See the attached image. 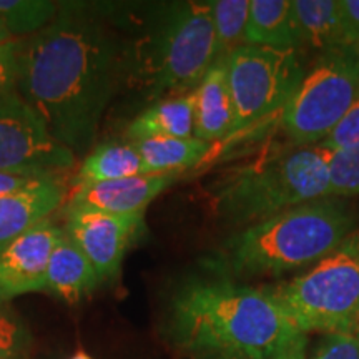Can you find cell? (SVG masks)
Returning <instances> with one entry per match:
<instances>
[{
    "instance_id": "9c48e42d",
    "label": "cell",
    "mask_w": 359,
    "mask_h": 359,
    "mask_svg": "<svg viewBox=\"0 0 359 359\" xmlns=\"http://www.w3.org/2000/svg\"><path fill=\"white\" fill-rule=\"evenodd\" d=\"M75 163L77 156L53 140L19 93L0 97V172L62 175Z\"/></svg>"
},
{
    "instance_id": "484cf974",
    "label": "cell",
    "mask_w": 359,
    "mask_h": 359,
    "mask_svg": "<svg viewBox=\"0 0 359 359\" xmlns=\"http://www.w3.org/2000/svg\"><path fill=\"white\" fill-rule=\"evenodd\" d=\"M309 359H359V336L354 331L326 334Z\"/></svg>"
},
{
    "instance_id": "8fae6325",
    "label": "cell",
    "mask_w": 359,
    "mask_h": 359,
    "mask_svg": "<svg viewBox=\"0 0 359 359\" xmlns=\"http://www.w3.org/2000/svg\"><path fill=\"white\" fill-rule=\"evenodd\" d=\"M64 228L45 219L0 253V303L47 291V264Z\"/></svg>"
},
{
    "instance_id": "ffe728a7",
    "label": "cell",
    "mask_w": 359,
    "mask_h": 359,
    "mask_svg": "<svg viewBox=\"0 0 359 359\" xmlns=\"http://www.w3.org/2000/svg\"><path fill=\"white\" fill-rule=\"evenodd\" d=\"M147 175L133 143H102L88 151L80 165L75 188Z\"/></svg>"
},
{
    "instance_id": "d6986e66",
    "label": "cell",
    "mask_w": 359,
    "mask_h": 359,
    "mask_svg": "<svg viewBox=\"0 0 359 359\" xmlns=\"http://www.w3.org/2000/svg\"><path fill=\"white\" fill-rule=\"evenodd\" d=\"M137 148L147 175L185 172L206 158L213 143L201 142L195 137H155L130 142Z\"/></svg>"
},
{
    "instance_id": "44dd1931",
    "label": "cell",
    "mask_w": 359,
    "mask_h": 359,
    "mask_svg": "<svg viewBox=\"0 0 359 359\" xmlns=\"http://www.w3.org/2000/svg\"><path fill=\"white\" fill-rule=\"evenodd\" d=\"M58 8L52 0H0V22L13 39H25L52 24Z\"/></svg>"
},
{
    "instance_id": "ac0fdd59",
    "label": "cell",
    "mask_w": 359,
    "mask_h": 359,
    "mask_svg": "<svg viewBox=\"0 0 359 359\" xmlns=\"http://www.w3.org/2000/svg\"><path fill=\"white\" fill-rule=\"evenodd\" d=\"M195 90L185 95L163 98L135 116L127 128L128 142L155 137H193Z\"/></svg>"
},
{
    "instance_id": "603a6c76",
    "label": "cell",
    "mask_w": 359,
    "mask_h": 359,
    "mask_svg": "<svg viewBox=\"0 0 359 359\" xmlns=\"http://www.w3.org/2000/svg\"><path fill=\"white\" fill-rule=\"evenodd\" d=\"M330 196L349 200L359 196V143L327 151Z\"/></svg>"
},
{
    "instance_id": "7402d4cb",
    "label": "cell",
    "mask_w": 359,
    "mask_h": 359,
    "mask_svg": "<svg viewBox=\"0 0 359 359\" xmlns=\"http://www.w3.org/2000/svg\"><path fill=\"white\" fill-rule=\"evenodd\" d=\"M210 11H212L215 39H217L218 60L240 45H245L250 0H213L210 2Z\"/></svg>"
},
{
    "instance_id": "1f68e13d",
    "label": "cell",
    "mask_w": 359,
    "mask_h": 359,
    "mask_svg": "<svg viewBox=\"0 0 359 359\" xmlns=\"http://www.w3.org/2000/svg\"><path fill=\"white\" fill-rule=\"evenodd\" d=\"M67 359H93V358L90 356L87 351H83V349H77V351H75L70 358H67Z\"/></svg>"
},
{
    "instance_id": "f546056e",
    "label": "cell",
    "mask_w": 359,
    "mask_h": 359,
    "mask_svg": "<svg viewBox=\"0 0 359 359\" xmlns=\"http://www.w3.org/2000/svg\"><path fill=\"white\" fill-rule=\"evenodd\" d=\"M339 6L349 29L359 42V0H339Z\"/></svg>"
},
{
    "instance_id": "52a82bcc",
    "label": "cell",
    "mask_w": 359,
    "mask_h": 359,
    "mask_svg": "<svg viewBox=\"0 0 359 359\" xmlns=\"http://www.w3.org/2000/svg\"><path fill=\"white\" fill-rule=\"evenodd\" d=\"M359 98V43L321 53L281 110L293 147L320 145Z\"/></svg>"
},
{
    "instance_id": "5bb4252c",
    "label": "cell",
    "mask_w": 359,
    "mask_h": 359,
    "mask_svg": "<svg viewBox=\"0 0 359 359\" xmlns=\"http://www.w3.org/2000/svg\"><path fill=\"white\" fill-rule=\"evenodd\" d=\"M231 133H235V107L224 58H218L195 88L193 137L213 143Z\"/></svg>"
},
{
    "instance_id": "277c9868",
    "label": "cell",
    "mask_w": 359,
    "mask_h": 359,
    "mask_svg": "<svg viewBox=\"0 0 359 359\" xmlns=\"http://www.w3.org/2000/svg\"><path fill=\"white\" fill-rule=\"evenodd\" d=\"M215 60L210 2L158 4L123 47V77L151 97H178L198 87Z\"/></svg>"
},
{
    "instance_id": "3957f363",
    "label": "cell",
    "mask_w": 359,
    "mask_h": 359,
    "mask_svg": "<svg viewBox=\"0 0 359 359\" xmlns=\"http://www.w3.org/2000/svg\"><path fill=\"white\" fill-rule=\"evenodd\" d=\"M348 200H313L240 230L223 246L215 273L230 278L275 276L313 266L356 230Z\"/></svg>"
},
{
    "instance_id": "cb8c5ba5",
    "label": "cell",
    "mask_w": 359,
    "mask_h": 359,
    "mask_svg": "<svg viewBox=\"0 0 359 359\" xmlns=\"http://www.w3.org/2000/svg\"><path fill=\"white\" fill-rule=\"evenodd\" d=\"M32 334L11 303H0V359H27Z\"/></svg>"
},
{
    "instance_id": "d6a6232c",
    "label": "cell",
    "mask_w": 359,
    "mask_h": 359,
    "mask_svg": "<svg viewBox=\"0 0 359 359\" xmlns=\"http://www.w3.org/2000/svg\"><path fill=\"white\" fill-rule=\"evenodd\" d=\"M196 359H241V358H236V356H222V354H215V356H201V358H196Z\"/></svg>"
},
{
    "instance_id": "e0dca14e",
    "label": "cell",
    "mask_w": 359,
    "mask_h": 359,
    "mask_svg": "<svg viewBox=\"0 0 359 359\" xmlns=\"http://www.w3.org/2000/svg\"><path fill=\"white\" fill-rule=\"evenodd\" d=\"M245 43L302 52L293 0H250Z\"/></svg>"
},
{
    "instance_id": "4316f807",
    "label": "cell",
    "mask_w": 359,
    "mask_h": 359,
    "mask_svg": "<svg viewBox=\"0 0 359 359\" xmlns=\"http://www.w3.org/2000/svg\"><path fill=\"white\" fill-rule=\"evenodd\" d=\"M22 43L24 39H11L0 43V97L15 92Z\"/></svg>"
},
{
    "instance_id": "7c38bea8",
    "label": "cell",
    "mask_w": 359,
    "mask_h": 359,
    "mask_svg": "<svg viewBox=\"0 0 359 359\" xmlns=\"http://www.w3.org/2000/svg\"><path fill=\"white\" fill-rule=\"evenodd\" d=\"M182 172L138 175L80 187L72 191L65 210H93L111 215H145L147 206L172 187Z\"/></svg>"
},
{
    "instance_id": "f1b7e54d",
    "label": "cell",
    "mask_w": 359,
    "mask_h": 359,
    "mask_svg": "<svg viewBox=\"0 0 359 359\" xmlns=\"http://www.w3.org/2000/svg\"><path fill=\"white\" fill-rule=\"evenodd\" d=\"M306 346H308V338L306 334H299L291 341L288 346H285L281 351L273 354L268 359H308L306 358Z\"/></svg>"
},
{
    "instance_id": "6da1fadb",
    "label": "cell",
    "mask_w": 359,
    "mask_h": 359,
    "mask_svg": "<svg viewBox=\"0 0 359 359\" xmlns=\"http://www.w3.org/2000/svg\"><path fill=\"white\" fill-rule=\"evenodd\" d=\"M123 77V47L95 8L60 4L52 24L24 39L15 92L75 156L87 154Z\"/></svg>"
},
{
    "instance_id": "4dcf8cb0",
    "label": "cell",
    "mask_w": 359,
    "mask_h": 359,
    "mask_svg": "<svg viewBox=\"0 0 359 359\" xmlns=\"http://www.w3.org/2000/svg\"><path fill=\"white\" fill-rule=\"evenodd\" d=\"M11 39H13L11 34H8V30L6 29V25L2 24V22H0V43H4V42H7V40H11Z\"/></svg>"
},
{
    "instance_id": "83f0119b",
    "label": "cell",
    "mask_w": 359,
    "mask_h": 359,
    "mask_svg": "<svg viewBox=\"0 0 359 359\" xmlns=\"http://www.w3.org/2000/svg\"><path fill=\"white\" fill-rule=\"evenodd\" d=\"M52 177H60V175H50L42 172H12V170L0 172V198L24 190V188L34 185V183L40 182V180Z\"/></svg>"
},
{
    "instance_id": "2e32d148",
    "label": "cell",
    "mask_w": 359,
    "mask_h": 359,
    "mask_svg": "<svg viewBox=\"0 0 359 359\" xmlns=\"http://www.w3.org/2000/svg\"><path fill=\"white\" fill-rule=\"evenodd\" d=\"M95 268L69 236H60L47 264V291L62 302H82L100 285Z\"/></svg>"
},
{
    "instance_id": "30bf717a",
    "label": "cell",
    "mask_w": 359,
    "mask_h": 359,
    "mask_svg": "<svg viewBox=\"0 0 359 359\" xmlns=\"http://www.w3.org/2000/svg\"><path fill=\"white\" fill-rule=\"evenodd\" d=\"M65 235L95 268L102 283L120 275L130 241L143 228L145 215H111L93 210H65Z\"/></svg>"
},
{
    "instance_id": "9a60e30c",
    "label": "cell",
    "mask_w": 359,
    "mask_h": 359,
    "mask_svg": "<svg viewBox=\"0 0 359 359\" xmlns=\"http://www.w3.org/2000/svg\"><path fill=\"white\" fill-rule=\"evenodd\" d=\"M302 48L318 55L359 43L349 29L339 0H293Z\"/></svg>"
},
{
    "instance_id": "4fadbf2b",
    "label": "cell",
    "mask_w": 359,
    "mask_h": 359,
    "mask_svg": "<svg viewBox=\"0 0 359 359\" xmlns=\"http://www.w3.org/2000/svg\"><path fill=\"white\" fill-rule=\"evenodd\" d=\"M60 177L40 180L24 190L0 198V253L65 203Z\"/></svg>"
},
{
    "instance_id": "5b68a950",
    "label": "cell",
    "mask_w": 359,
    "mask_h": 359,
    "mask_svg": "<svg viewBox=\"0 0 359 359\" xmlns=\"http://www.w3.org/2000/svg\"><path fill=\"white\" fill-rule=\"evenodd\" d=\"M213 196L219 217L241 230L293 206L326 198L327 151L320 145L291 147L262 156L224 175Z\"/></svg>"
},
{
    "instance_id": "8992f818",
    "label": "cell",
    "mask_w": 359,
    "mask_h": 359,
    "mask_svg": "<svg viewBox=\"0 0 359 359\" xmlns=\"http://www.w3.org/2000/svg\"><path fill=\"white\" fill-rule=\"evenodd\" d=\"M271 293L303 334L351 331L359 318V228L308 271Z\"/></svg>"
},
{
    "instance_id": "7a4b0ae2",
    "label": "cell",
    "mask_w": 359,
    "mask_h": 359,
    "mask_svg": "<svg viewBox=\"0 0 359 359\" xmlns=\"http://www.w3.org/2000/svg\"><path fill=\"white\" fill-rule=\"evenodd\" d=\"M167 331L182 351L268 359L303 334L271 290L219 275L191 276L173 291Z\"/></svg>"
},
{
    "instance_id": "ba28073f",
    "label": "cell",
    "mask_w": 359,
    "mask_h": 359,
    "mask_svg": "<svg viewBox=\"0 0 359 359\" xmlns=\"http://www.w3.org/2000/svg\"><path fill=\"white\" fill-rule=\"evenodd\" d=\"M235 107V133L285 109L302 83V52L240 45L224 57Z\"/></svg>"
},
{
    "instance_id": "836d02e7",
    "label": "cell",
    "mask_w": 359,
    "mask_h": 359,
    "mask_svg": "<svg viewBox=\"0 0 359 359\" xmlns=\"http://www.w3.org/2000/svg\"><path fill=\"white\" fill-rule=\"evenodd\" d=\"M351 331H354V333H356L358 336H359V318H358V321H356V325L353 326V330Z\"/></svg>"
},
{
    "instance_id": "d4e9b609",
    "label": "cell",
    "mask_w": 359,
    "mask_h": 359,
    "mask_svg": "<svg viewBox=\"0 0 359 359\" xmlns=\"http://www.w3.org/2000/svg\"><path fill=\"white\" fill-rule=\"evenodd\" d=\"M356 143H359V98L336 123V127L326 135L320 147L326 151H336Z\"/></svg>"
}]
</instances>
